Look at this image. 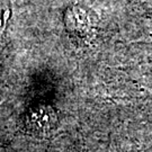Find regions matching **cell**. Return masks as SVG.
Here are the masks:
<instances>
[{
    "mask_svg": "<svg viewBox=\"0 0 152 152\" xmlns=\"http://www.w3.org/2000/svg\"><path fill=\"white\" fill-rule=\"evenodd\" d=\"M9 15V8L6 0H0V34L4 32L6 27L7 17Z\"/></svg>",
    "mask_w": 152,
    "mask_h": 152,
    "instance_id": "obj_2",
    "label": "cell"
},
{
    "mask_svg": "<svg viewBox=\"0 0 152 152\" xmlns=\"http://www.w3.org/2000/svg\"><path fill=\"white\" fill-rule=\"evenodd\" d=\"M68 28L72 33H85L88 31V19L82 9H70L66 16Z\"/></svg>",
    "mask_w": 152,
    "mask_h": 152,
    "instance_id": "obj_1",
    "label": "cell"
}]
</instances>
